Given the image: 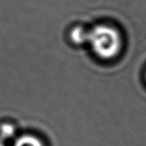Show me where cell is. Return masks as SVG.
<instances>
[{
  "mask_svg": "<svg viewBox=\"0 0 146 146\" xmlns=\"http://www.w3.org/2000/svg\"><path fill=\"white\" fill-rule=\"evenodd\" d=\"M93 52L105 60L115 57L122 48V38L115 27L100 24L89 31L88 42Z\"/></svg>",
  "mask_w": 146,
  "mask_h": 146,
  "instance_id": "1",
  "label": "cell"
},
{
  "mask_svg": "<svg viewBox=\"0 0 146 146\" xmlns=\"http://www.w3.org/2000/svg\"><path fill=\"white\" fill-rule=\"evenodd\" d=\"M0 146H5L4 143H3V140H2L1 139H0Z\"/></svg>",
  "mask_w": 146,
  "mask_h": 146,
  "instance_id": "5",
  "label": "cell"
},
{
  "mask_svg": "<svg viewBox=\"0 0 146 146\" xmlns=\"http://www.w3.org/2000/svg\"><path fill=\"white\" fill-rule=\"evenodd\" d=\"M14 146H44V145L37 137L30 134H25L15 140Z\"/></svg>",
  "mask_w": 146,
  "mask_h": 146,
  "instance_id": "3",
  "label": "cell"
},
{
  "mask_svg": "<svg viewBox=\"0 0 146 146\" xmlns=\"http://www.w3.org/2000/svg\"><path fill=\"white\" fill-rule=\"evenodd\" d=\"M15 133V128L11 124H3L0 126V139L2 140L3 139H9L12 138Z\"/></svg>",
  "mask_w": 146,
  "mask_h": 146,
  "instance_id": "4",
  "label": "cell"
},
{
  "mask_svg": "<svg viewBox=\"0 0 146 146\" xmlns=\"http://www.w3.org/2000/svg\"><path fill=\"white\" fill-rule=\"evenodd\" d=\"M88 36H89V31H87L86 29L80 26L74 27L70 32L71 40L74 44H77L87 43Z\"/></svg>",
  "mask_w": 146,
  "mask_h": 146,
  "instance_id": "2",
  "label": "cell"
}]
</instances>
